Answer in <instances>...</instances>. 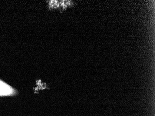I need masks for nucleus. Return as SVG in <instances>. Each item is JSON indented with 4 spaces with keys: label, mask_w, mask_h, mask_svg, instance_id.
Returning <instances> with one entry per match:
<instances>
[{
    "label": "nucleus",
    "mask_w": 155,
    "mask_h": 116,
    "mask_svg": "<svg viewBox=\"0 0 155 116\" xmlns=\"http://www.w3.org/2000/svg\"><path fill=\"white\" fill-rule=\"evenodd\" d=\"M16 94V91L0 79V96H9Z\"/></svg>",
    "instance_id": "obj_1"
}]
</instances>
